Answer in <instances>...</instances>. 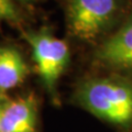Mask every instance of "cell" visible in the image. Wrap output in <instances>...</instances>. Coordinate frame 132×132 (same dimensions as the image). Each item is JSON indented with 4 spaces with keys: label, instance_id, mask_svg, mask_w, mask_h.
<instances>
[{
    "label": "cell",
    "instance_id": "6da1fadb",
    "mask_svg": "<svg viewBox=\"0 0 132 132\" xmlns=\"http://www.w3.org/2000/svg\"><path fill=\"white\" fill-rule=\"evenodd\" d=\"M76 101L85 110L113 126H132V84L121 77L92 78L81 82Z\"/></svg>",
    "mask_w": 132,
    "mask_h": 132
},
{
    "label": "cell",
    "instance_id": "9c48e42d",
    "mask_svg": "<svg viewBox=\"0 0 132 132\" xmlns=\"http://www.w3.org/2000/svg\"><path fill=\"white\" fill-rule=\"evenodd\" d=\"M20 1H32V0H20Z\"/></svg>",
    "mask_w": 132,
    "mask_h": 132
},
{
    "label": "cell",
    "instance_id": "52a82bcc",
    "mask_svg": "<svg viewBox=\"0 0 132 132\" xmlns=\"http://www.w3.org/2000/svg\"><path fill=\"white\" fill-rule=\"evenodd\" d=\"M18 18V11L12 0H0V21H16Z\"/></svg>",
    "mask_w": 132,
    "mask_h": 132
},
{
    "label": "cell",
    "instance_id": "8992f818",
    "mask_svg": "<svg viewBox=\"0 0 132 132\" xmlns=\"http://www.w3.org/2000/svg\"><path fill=\"white\" fill-rule=\"evenodd\" d=\"M28 75V65L18 50L0 46V92L20 85Z\"/></svg>",
    "mask_w": 132,
    "mask_h": 132
},
{
    "label": "cell",
    "instance_id": "ba28073f",
    "mask_svg": "<svg viewBox=\"0 0 132 132\" xmlns=\"http://www.w3.org/2000/svg\"><path fill=\"white\" fill-rule=\"evenodd\" d=\"M5 102H6V99L2 96H0V132H1V116H2V109H3V106H5Z\"/></svg>",
    "mask_w": 132,
    "mask_h": 132
},
{
    "label": "cell",
    "instance_id": "277c9868",
    "mask_svg": "<svg viewBox=\"0 0 132 132\" xmlns=\"http://www.w3.org/2000/svg\"><path fill=\"white\" fill-rule=\"evenodd\" d=\"M96 59L113 69H132V16L99 46Z\"/></svg>",
    "mask_w": 132,
    "mask_h": 132
},
{
    "label": "cell",
    "instance_id": "3957f363",
    "mask_svg": "<svg viewBox=\"0 0 132 132\" xmlns=\"http://www.w3.org/2000/svg\"><path fill=\"white\" fill-rule=\"evenodd\" d=\"M117 9L116 0H69L67 24L76 38L90 41L100 34Z\"/></svg>",
    "mask_w": 132,
    "mask_h": 132
},
{
    "label": "cell",
    "instance_id": "5b68a950",
    "mask_svg": "<svg viewBox=\"0 0 132 132\" xmlns=\"http://www.w3.org/2000/svg\"><path fill=\"white\" fill-rule=\"evenodd\" d=\"M38 101L33 95L6 100L1 116V132H36Z\"/></svg>",
    "mask_w": 132,
    "mask_h": 132
},
{
    "label": "cell",
    "instance_id": "7a4b0ae2",
    "mask_svg": "<svg viewBox=\"0 0 132 132\" xmlns=\"http://www.w3.org/2000/svg\"><path fill=\"white\" fill-rule=\"evenodd\" d=\"M24 39L32 48L33 59L45 89L54 98L59 79L69 62L67 43L45 30L24 32Z\"/></svg>",
    "mask_w": 132,
    "mask_h": 132
}]
</instances>
